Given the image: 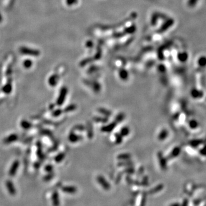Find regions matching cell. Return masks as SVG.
<instances>
[{
	"label": "cell",
	"instance_id": "15",
	"mask_svg": "<svg viewBox=\"0 0 206 206\" xmlns=\"http://www.w3.org/2000/svg\"><path fill=\"white\" fill-rule=\"evenodd\" d=\"M94 120L97 122H101V123H106L108 121L107 118H102L100 117H95L94 118Z\"/></svg>",
	"mask_w": 206,
	"mask_h": 206
},
{
	"label": "cell",
	"instance_id": "3",
	"mask_svg": "<svg viewBox=\"0 0 206 206\" xmlns=\"http://www.w3.org/2000/svg\"><path fill=\"white\" fill-rule=\"evenodd\" d=\"M116 123H112L109 125L102 126L101 128V131L102 132H111L114 129V128L116 126Z\"/></svg>",
	"mask_w": 206,
	"mask_h": 206
},
{
	"label": "cell",
	"instance_id": "7",
	"mask_svg": "<svg viewBox=\"0 0 206 206\" xmlns=\"http://www.w3.org/2000/svg\"><path fill=\"white\" fill-rule=\"evenodd\" d=\"M202 143V140H192L190 142V144L191 146L193 147H196L197 146H199V145H200Z\"/></svg>",
	"mask_w": 206,
	"mask_h": 206
},
{
	"label": "cell",
	"instance_id": "2",
	"mask_svg": "<svg viewBox=\"0 0 206 206\" xmlns=\"http://www.w3.org/2000/svg\"><path fill=\"white\" fill-rule=\"evenodd\" d=\"M191 94L192 97L195 99H199L201 98L203 96V91L197 90L196 89H192L191 92Z\"/></svg>",
	"mask_w": 206,
	"mask_h": 206
},
{
	"label": "cell",
	"instance_id": "19",
	"mask_svg": "<svg viewBox=\"0 0 206 206\" xmlns=\"http://www.w3.org/2000/svg\"><path fill=\"white\" fill-rule=\"evenodd\" d=\"M24 65H25V67L26 68L30 67L31 65V61L30 60H26L24 62Z\"/></svg>",
	"mask_w": 206,
	"mask_h": 206
},
{
	"label": "cell",
	"instance_id": "18",
	"mask_svg": "<svg viewBox=\"0 0 206 206\" xmlns=\"http://www.w3.org/2000/svg\"><path fill=\"white\" fill-rule=\"evenodd\" d=\"M200 154L203 156H206V146H204L200 150Z\"/></svg>",
	"mask_w": 206,
	"mask_h": 206
},
{
	"label": "cell",
	"instance_id": "12",
	"mask_svg": "<svg viewBox=\"0 0 206 206\" xmlns=\"http://www.w3.org/2000/svg\"><path fill=\"white\" fill-rule=\"evenodd\" d=\"M131 157V155H129L128 154H123L118 156V159L120 160H128L129 159H130Z\"/></svg>",
	"mask_w": 206,
	"mask_h": 206
},
{
	"label": "cell",
	"instance_id": "4",
	"mask_svg": "<svg viewBox=\"0 0 206 206\" xmlns=\"http://www.w3.org/2000/svg\"><path fill=\"white\" fill-rule=\"evenodd\" d=\"M180 152H181V149L180 147H176L175 148H174L171 152V154L170 155V157L173 158L178 156V155H179V154H180Z\"/></svg>",
	"mask_w": 206,
	"mask_h": 206
},
{
	"label": "cell",
	"instance_id": "21",
	"mask_svg": "<svg viewBox=\"0 0 206 206\" xmlns=\"http://www.w3.org/2000/svg\"><path fill=\"white\" fill-rule=\"evenodd\" d=\"M2 21V17L1 14V13H0V22H1Z\"/></svg>",
	"mask_w": 206,
	"mask_h": 206
},
{
	"label": "cell",
	"instance_id": "1",
	"mask_svg": "<svg viewBox=\"0 0 206 206\" xmlns=\"http://www.w3.org/2000/svg\"><path fill=\"white\" fill-rule=\"evenodd\" d=\"M19 51L21 53L31 56H38L40 54V52L39 51V50L30 48V47L26 46L20 47Z\"/></svg>",
	"mask_w": 206,
	"mask_h": 206
},
{
	"label": "cell",
	"instance_id": "14",
	"mask_svg": "<svg viewBox=\"0 0 206 206\" xmlns=\"http://www.w3.org/2000/svg\"><path fill=\"white\" fill-rule=\"evenodd\" d=\"M52 200H53V203L54 205L57 206L58 205H59V202H58V200H59V197H58V195H57V193H54L53 194V195Z\"/></svg>",
	"mask_w": 206,
	"mask_h": 206
},
{
	"label": "cell",
	"instance_id": "20",
	"mask_svg": "<svg viewBox=\"0 0 206 206\" xmlns=\"http://www.w3.org/2000/svg\"><path fill=\"white\" fill-rule=\"evenodd\" d=\"M76 0H67V2L68 5H72L73 4H74Z\"/></svg>",
	"mask_w": 206,
	"mask_h": 206
},
{
	"label": "cell",
	"instance_id": "11",
	"mask_svg": "<svg viewBox=\"0 0 206 206\" xmlns=\"http://www.w3.org/2000/svg\"><path fill=\"white\" fill-rule=\"evenodd\" d=\"M189 125L191 129H196L198 126V123L196 120H192L189 121Z\"/></svg>",
	"mask_w": 206,
	"mask_h": 206
},
{
	"label": "cell",
	"instance_id": "13",
	"mask_svg": "<svg viewBox=\"0 0 206 206\" xmlns=\"http://www.w3.org/2000/svg\"><path fill=\"white\" fill-rule=\"evenodd\" d=\"M199 65L201 67H205L206 66V57H200L198 61Z\"/></svg>",
	"mask_w": 206,
	"mask_h": 206
},
{
	"label": "cell",
	"instance_id": "10",
	"mask_svg": "<svg viewBox=\"0 0 206 206\" xmlns=\"http://www.w3.org/2000/svg\"><path fill=\"white\" fill-rule=\"evenodd\" d=\"M129 133V129L128 127H123L120 131V134L122 136H127Z\"/></svg>",
	"mask_w": 206,
	"mask_h": 206
},
{
	"label": "cell",
	"instance_id": "9",
	"mask_svg": "<svg viewBox=\"0 0 206 206\" xmlns=\"http://www.w3.org/2000/svg\"><path fill=\"white\" fill-rule=\"evenodd\" d=\"M158 156H159V160L161 166H162V167H165L166 166V160L165 158L163 157V155H162V154H159Z\"/></svg>",
	"mask_w": 206,
	"mask_h": 206
},
{
	"label": "cell",
	"instance_id": "8",
	"mask_svg": "<svg viewBox=\"0 0 206 206\" xmlns=\"http://www.w3.org/2000/svg\"><path fill=\"white\" fill-rule=\"evenodd\" d=\"M13 184H12L11 182H8L7 183V189H8L9 191L10 192V194H11L12 195H14L15 194V190L14 188H13Z\"/></svg>",
	"mask_w": 206,
	"mask_h": 206
},
{
	"label": "cell",
	"instance_id": "17",
	"mask_svg": "<svg viewBox=\"0 0 206 206\" xmlns=\"http://www.w3.org/2000/svg\"><path fill=\"white\" fill-rule=\"evenodd\" d=\"M124 118V115L123 113H120V114H118L116 117V121H117V122H121V121H123Z\"/></svg>",
	"mask_w": 206,
	"mask_h": 206
},
{
	"label": "cell",
	"instance_id": "5",
	"mask_svg": "<svg viewBox=\"0 0 206 206\" xmlns=\"http://www.w3.org/2000/svg\"><path fill=\"white\" fill-rule=\"evenodd\" d=\"M168 135V132L167 129H163V130L160 132L159 136H158V139L160 140H164L166 138H167Z\"/></svg>",
	"mask_w": 206,
	"mask_h": 206
},
{
	"label": "cell",
	"instance_id": "16",
	"mask_svg": "<svg viewBox=\"0 0 206 206\" xmlns=\"http://www.w3.org/2000/svg\"><path fill=\"white\" fill-rule=\"evenodd\" d=\"M116 144H120L121 142H122V136L121 134H116Z\"/></svg>",
	"mask_w": 206,
	"mask_h": 206
},
{
	"label": "cell",
	"instance_id": "6",
	"mask_svg": "<svg viewBox=\"0 0 206 206\" xmlns=\"http://www.w3.org/2000/svg\"><path fill=\"white\" fill-rule=\"evenodd\" d=\"M98 111L100 113H102L105 116H109L111 115V112H110L109 110H108L107 109H105V108H99L98 109Z\"/></svg>",
	"mask_w": 206,
	"mask_h": 206
}]
</instances>
